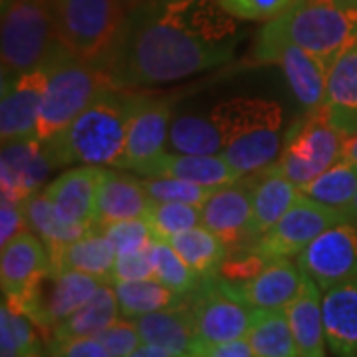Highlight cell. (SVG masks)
<instances>
[{"instance_id": "25", "label": "cell", "mask_w": 357, "mask_h": 357, "mask_svg": "<svg viewBox=\"0 0 357 357\" xmlns=\"http://www.w3.org/2000/svg\"><path fill=\"white\" fill-rule=\"evenodd\" d=\"M324 107L332 121L349 135L357 131V38L345 48L328 70Z\"/></svg>"}, {"instance_id": "46", "label": "cell", "mask_w": 357, "mask_h": 357, "mask_svg": "<svg viewBox=\"0 0 357 357\" xmlns=\"http://www.w3.org/2000/svg\"><path fill=\"white\" fill-rule=\"evenodd\" d=\"M204 357H255V351L250 347V342L246 337H241L225 344L206 345Z\"/></svg>"}, {"instance_id": "17", "label": "cell", "mask_w": 357, "mask_h": 357, "mask_svg": "<svg viewBox=\"0 0 357 357\" xmlns=\"http://www.w3.org/2000/svg\"><path fill=\"white\" fill-rule=\"evenodd\" d=\"M218 282L230 296L252 310H286L302 290L304 272L290 258H272L260 274L243 284Z\"/></svg>"}, {"instance_id": "10", "label": "cell", "mask_w": 357, "mask_h": 357, "mask_svg": "<svg viewBox=\"0 0 357 357\" xmlns=\"http://www.w3.org/2000/svg\"><path fill=\"white\" fill-rule=\"evenodd\" d=\"M252 58L256 64H278L294 98L306 109H318L326 102L330 64L319 56L284 40L256 38Z\"/></svg>"}, {"instance_id": "14", "label": "cell", "mask_w": 357, "mask_h": 357, "mask_svg": "<svg viewBox=\"0 0 357 357\" xmlns=\"http://www.w3.org/2000/svg\"><path fill=\"white\" fill-rule=\"evenodd\" d=\"M48 72L42 66L20 76L2 77L0 137L2 143L36 137Z\"/></svg>"}, {"instance_id": "37", "label": "cell", "mask_w": 357, "mask_h": 357, "mask_svg": "<svg viewBox=\"0 0 357 357\" xmlns=\"http://www.w3.org/2000/svg\"><path fill=\"white\" fill-rule=\"evenodd\" d=\"M40 332L26 314L2 302L0 307V349H8L18 356L40 347Z\"/></svg>"}, {"instance_id": "7", "label": "cell", "mask_w": 357, "mask_h": 357, "mask_svg": "<svg viewBox=\"0 0 357 357\" xmlns=\"http://www.w3.org/2000/svg\"><path fill=\"white\" fill-rule=\"evenodd\" d=\"M347 133L328 115L326 107L306 112L284 137L274 167L300 189L344 159Z\"/></svg>"}, {"instance_id": "47", "label": "cell", "mask_w": 357, "mask_h": 357, "mask_svg": "<svg viewBox=\"0 0 357 357\" xmlns=\"http://www.w3.org/2000/svg\"><path fill=\"white\" fill-rule=\"evenodd\" d=\"M128 357H173L167 349L159 347V345L151 344H141L133 354H129Z\"/></svg>"}, {"instance_id": "31", "label": "cell", "mask_w": 357, "mask_h": 357, "mask_svg": "<svg viewBox=\"0 0 357 357\" xmlns=\"http://www.w3.org/2000/svg\"><path fill=\"white\" fill-rule=\"evenodd\" d=\"M169 243L201 278L217 276L218 268L230 252L229 246L203 225L178 232Z\"/></svg>"}, {"instance_id": "4", "label": "cell", "mask_w": 357, "mask_h": 357, "mask_svg": "<svg viewBox=\"0 0 357 357\" xmlns=\"http://www.w3.org/2000/svg\"><path fill=\"white\" fill-rule=\"evenodd\" d=\"M44 68L48 79L36 128L38 141H48L64 131L100 96L115 88L103 66L89 64L62 44Z\"/></svg>"}, {"instance_id": "32", "label": "cell", "mask_w": 357, "mask_h": 357, "mask_svg": "<svg viewBox=\"0 0 357 357\" xmlns=\"http://www.w3.org/2000/svg\"><path fill=\"white\" fill-rule=\"evenodd\" d=\"M114 290L121 316L131 319L145 316V314H153L159 310L178 306L187 300L185 296H178L171 288H167L165 284L157 278L115 282Z\"/></svg>"}, {"instance_id": "5", "label": "cell", "mask_w": 357, "mask_h": 357, "mask_svg": "<svg viewBox=\"0 0 357 357\" xmlns=\"http://www.w3.org/2000/svg\"><path fill=\"white\" fill-rule=\"evenodd\" d=\"M60 44L89 64L112 56L128 14L121 0H48Z\"/></svg>"}, {"instance_id": "28", "label": "cell", "mask_w": 357, "mask_h": 357, "mask_svg": "<svg viewBox=\"0 0 357 357\" xmlns=\"http://www.w3.org/2000/svg\"><path fill=\"white\" fill-rule=\"evenodd\" d=\"M119 304L115 296L114 284L103 282L96 294L76 312L66 318L52 333V340H70V337H96L119 319Z\"/></svg>"}, {"instance_id": "50", "label": "cell", "mask_w": 357, "mask_h": 357, "mask_svg": "<svg viewBox=\"0 0 357 357\" xmlns=\"http://www.w3.org/2000/svg\"><path fill=\"white\" fill-rule=\"evenodd\" d=\"M22 357H46V356L42 354V349H40V347H36V349L28 351V354H26V356H22Z\"/></svg>"}, {"instance_id": "21", "label": "cell", "mask_w": 357, "mask_h": 357, "mask_svg": "<svg viewBox=\"0 0 357 357\" xmlns=\"http://www.w3.org/2000/svg\"><path fill=\"white\" fill-rule=\"evenodd\" d=\"M151 206V197L135 173H121L103 169L98 199H96V225H112L129 218H145Z\"/></svg>"}, {"instance_id": "6", "label": "cell", "mask_w": 357, "mask_h": 357, "mask_svg": "<svg viewBox=\"0 0 357 357\" xmlns=\"http://www.w3.org/2000/svg\"><path fill=\"white\" fill-rule=\"evenodd\" d=\"M48 0H10L2 4V77L38 70L58 50Z\"/></svg>"}, {"instance_id": "36", "label": "cell", "mask_w": 357, "mask_h": 357, "mask_svg": "<svg viewBox=\"0 0 357 357\" xmlns=\"http://www.w3.org/2000/svg\"><path fill=\"white\" fill-rule=\"evenodd\" d=\"M145 218L151 225L155 238L171 241L178 232L201 227L203 211H201V206H195V204L151 201L149 213Z\"/></svg>"}, {"instance_id": "27", "label": "cell", "mask_w": 357, "mask_h": 357, "mask_svg": "<svg viewBox=\"0 0 357 357\" xmlns=\"http://www.w3.org/2000/svg\"><path fill=\"white\" fill-rule=\"evenodd\" d=\"M114 246L100 227L86 232L82 238L50 252V264L56 270H76L103 282H109L115 264Z\"/></svg>"}, {"instance_id": "12", "label": "cell", "mask_w": 357, "mask_h": 357, "mask_svg": "<svg viewBox=\"0 0 357 357\" xmlns=\"http://www.w3.org/2000/svg\"><path fill=\"white\" fill-rule=\"evenodd\" d=\"M298 266L321 292L335 284L357 280V222L344 220L324 230L298 255Z\"/></svg>"}, {"instance_id": "2", "label": "cell", "mask_w": 357, "mask_h": 357, "mask_svg": "<svg viewBox=\"0 0 357 357\" xmlns=\"http://www.w3.org/2000/svg\"><path fill=\"white\" fill-rule=\"evenodd\" d=\"M135 89H107L52 139L42 141L54 169L82 163L119 167L131 114L139 102Z\"/></svg>"}, {"instance_id": "3", "label": "cell", "mask_w": 357, "mask_h": 357, "mask_svg": "<svg viewBox=\"0 0 357 357\" xmlns=\"http://www.w3.org/2000/svg\"><path fill=\"white\" fill-rule=\"evenodd\" d=\"M258 38L292 42L332 64L357 38V0H296Z\"/></svg>"}, {"instance_id": "52", "label": "cell", "mask_w": 357, "mask_h": 357, "mask_svg": "<svg viewBox=\"0 0 357 357\" xmlns=\"http://www.w3.org/2000/svg\"><path fill=\"white\" fill-rule=\"evenodd\" d=\"M6 2H10V0H2V4H6Z\"/></svg>"}, {"instance_id": "18", "label": "cell", "mask_w": 357, "mask_h": 357, "mask_svg": "<svg viewBox=\"0 0 357 357\" xmlns=\"http://www.w3.org/2000/svg\"><path fill=\"white\" fill-rule=\"evenodd\" d=\"M143 344L159 345L173 357H204L206 345L195 326L189 298L178 306L135 318Z\"/></svg>"}, {"instance_id": "44", "label": "cell", "mask_w": 357, "mask_h": 357, "mask_svg": "<svg viewBox=\"0 0 357 357\" xmlns=\"http://www.w3.org/2000/svg\"><path fill=\"white\" fill-rule=\"evenodd\" d=\"M48 357H112L98 337L52 340L46 344Z\"/></svg>"}, {"instance_id": "51", "label": "cell", "mask_w": 357, "mask_h": 357, "mask_svg": "<svg viewBox=\"0 0 357 357\" xmlns=\"http://www.w3.org/2000/svg\"><path fill=\"white\" fill-rule=\"evenodd\" d=\"M0 357H20L18 354L14 351H8V349H0Z\"/></svg>"}, {"instance_id": "42", "label": "cell", "mask_w": 357, "mask_h": 357, "mask_svg": "<svg viewBox=\"0 0 357 357\" xmlns=\"http://www.w3.org/2000/svg\"><path fill=\"white\" fill-rule=\"evenodd\" d=\"M96 337L102 342L112 357H128L143 344L137 324H135V319L131 321V318L117 319Z\"/></svg>"}, {"instance_id": "41", "label": "cell", "mask_w": 357, "mask_h": 357, "mask_svg": "<svg viewBox=\"0 0 357 357\" xmlns=\"http://www.w3.org/2000/svg\"><path fill=\"white\" fill-rule=\"evenodd\" d=\"M222 8L238 20L262 22L286 13L296 0H218Z\"/></svg>"}, {"instance_id": "23", "label": "cell", "mask_w": 357, "mask_h": 357, "mask_svg": "<svg viewBox=\"0 0 357 357\" xmlns=\"http://www.w3.org/2000/svg\"><path fill=\"white\" fill-rule=\"evenodd\" d=\"M145 177H173L208 189H222L238 183L243 175L222 155H187L165 151Z\"/></svg>"}, {"instance_id": "39", "label": "cell", "mask_w": 357, "mask_h": 357, "mask_svg": "<svg viewBox=\"0 0 357 357\" xmlns=\"http://www.w3.org/2000/svg\"><path fill=\"white\" fill-rule=\"evenodd\" d=\"M100 229L109 238L117 256L145 250V248H149V244L155 238L147 218L119 220V222H112V225H103Z\"/></svg>"}, {"instance_id": "15", "label": "cell", "mask_w": 357, "mask_h": 357, "mask_svg": "<svg viewBox=\"0 0 357 357\" xmlns=\"http://www.w3.org/2000/svg\"><path fill=\"white\" fill-rule=\"evenodd\" d=\"M203 227L217 234L229 250H241L252 244V181L241 178L238 183L222 187L211 195L201 206Z\"/></svg>"}, {"instance_id": "35", "label": "cell", "mask_w": 357, "mask_h": 357, "mask_svg": "<svg viewBox=\"0 0 357 357\" xmlns=\"http://www.w3.org/2000/svg\"><path fill=\"white\" fill-rule=\"evenodd\" d=\"M149 255L153 262L155 278L163 282L167 288H171L178 296L189 298L203 282V278L178 256L169 241L153 238L149 244Z\"/></svg>"}, {"instance_id": "38", "label": "cell", "mask_w": 357, "mask_h": 357, "mask_svg": "<svg viewBox=\"0 0 357 357\" xmlns=\"http://www.w3.org/2000/svg\"><path fill=\"white\" fill-rule=\"evenodd\" d=\"M151 201L161 203H185L203 206L217 189L201 187L189 181L173 177H141Z\"/></svg>"}, {"instance_id": "33", "label": "cell", "mask_w": 357, "mask_h": 357, "mask_svg": "<svg viewBox=\"0 0 357 357\" xmlns=\"http://www.w3.org/2000/svg\"><path fill=\"white\" fill-rule=\"evenodd\" d=\"M246 340L255 357H300L286 310H256Z\"/></svg>"}, {"instance_id": "13", "label": "cell", "mask_w": 357, "mask_h": 357, "mask_svg": "<svg viewBox=\"0 0 357 357\" xmlns=\"http://www.w3.org/2000/svg\"><path fill=\"white\" fill-rule=\"evenodd\" d=\"M171 121L173 103L165 98H149L141 93L129 119L126 151L119 169L145 177L155 161L167 151Z\"/></svg>"}, {"instance_id": "43", "label": "cell", "mask_w": 357, "mask_h": 357, "mask_svg": "<svg viewBox=\"0 0 357 357\" xmlns=\"http://www.w3.org/2000/svg\"><path fill=\"white\" fill-rule=\"evenodd\" d=\"M155 278L153 262L149 248L139 250V252H131V255H119L115 258L114 270H112V278L109 284L126 280H147Z\"/></svg>"}, {"instance_id": "9", "label": "cell", "mask_w": 357, "mask_h": 357, "mask_svg": "<svg viewBox=\"0 0 357 357\" xmlns=\"http://www.w3.org/2000/svg\"><path fill=\"white\" fill-rule=\"evenodd\" d=\"M347 220L344 211L316 203L304 195L290 206V211L264 232L248 248L270 258H290L298 256L306 246L314 243L324 230Z\"/></svg>"}, {"instance_id": "34", "label": "cell", "mask_w": 357, "mask_h": 357, "mask_svg": "<svg viewBox=\"0 0 357 357\" xmlns=\"http://www.w3.org/2000/svg\"><path fill=\"white\" fill-rule=\"evenodd\" d=\"M306 199L345 211L357 191V165L342 159L300 189Z\"/></svg>"}, {"instance_id": "30", "label": "cell", "mask_w": 357, "mask_h": 357, "mask_svg": "<svg viewBox=\"0 0 357 357\" xmlns=\"http://www.w3.org/2000/svg\"><path fill=\"white\" fill-rule=\"evenodd\" d=\"M24 215L28 222V230H32L44 246L48 248V255L62 248L66 244L82 238L86 232L84 227L72 225L58 215L56 206L50 203L48 195L44 191L34 192L24 201Z\"/></svg>"}, {"instance_id": "11", "label": "cell", "mask_w": 357, "mask_h": 357, "mask_svg": "<svg viewBox=\"0 0 357 357\" xmlns=\"http://www.w3.org/2000/svg\"><path fill=\"white\" fill-rule=\"evenodd\" d=\"M189 304L204 345L246 337L255 321L256 310L230 296L217 276L203 278L199 288L189 296Z\"/></svg>"}, {"instance_id": "1", "label": "cell", "mask_w": 357, "mask_h": 357, "mask_svg": "<svg viewBox=\"0 0 357 357\" xmlns=\"http://www.w3.org/2000/svg\"><path fill=\"white\" fill-rule=\"evenodd\" d=\"M234 44V16L218 0H145L103 68L119 89L163 86L227 64Z\"/></svg>"}, {"instance_id": "45", "label": "cell", "mask_w": 357, "mask_h": 357, "mask_svg": "<svg viewBox=\"0 0 357 357\" xmlns=\"http://www.w3.org/2000/svg\"><path fill=\"white\" fill-rule=\"evenodd\" d=\"M28 230L24 203H14L2 197L0 201V248Z\"/></svg>"}, {"instance_id": "26", "label": "cell", "mask_w": 357, "mask_h": 357, "mask_svg": "<svg viewBox=\"0 0 357 357\" xmlns=\"http://www.w3.org/2000/svg\"><path fill=\"white\" fill-rule=\"evenodd\" d=\"M286 316L300 357H326L321 290L306 274H304L302 290L286 306Z\"/></svg>"}, {"instance_id": "22", "label": "cell", "mask_w": 357, "mask_h": 357, "mask_svg": "<svg viewBox=\"0 0 357 357\" xmlns=\"http://www.w3.org/2000/svg\"><path fill=\"white\" fill-rule=\"evenodd\" d=\"M326 342L335 357H357V280L321 292Z\"/></svg>"}, {"instance_id": "8", "label": "cell", "mask_w": 357, "mask_h": 357, "mask_svg": "<svg viewBox=\"0 0 357 357\" xmlns=\"http://www.w3.org/2000/svg\"><path fill=\"white\" fill-rule=\"evenodd\" d=\"M102 284L103 280L84 272L50 266L20 300L2 302L32 319L42 340L48 344L54 330L84 306Z\"/></svg>"}, {"instance_id": "16", "label": "cell", "mask_w": 357, "mask_h": 357, "mask_svg": "<svg viewBox=\"0 0 357 357\" xmlns=\"http://www.w3.org/2000/svg\"><path fill=\"white\" fill-rule=\"evenodd\" d=\"M54 171L42 141L36 137L2 143L0 155V192L14 203H24L40 191Z\"/></svg>"}, {"instance_id": "40", "label": "cell", "mask_w": 357, "mask_h": 357, "mask_svg": "<svg viewBox=\"0 0 357 357\" xmlns=\"http://www.w3.org/2000/svg\"><path fill=\"white\" fill-rule=\"evenodd\" d=\"M270 260V256L260 255L252 248L232 250V255L227 256V260L218 268L217 278L227 284H243L260 274Z\"/></svg>"}, {"instance_id": "29", "label": "cell", "mask_w": 357, "mask_h": 357, "mask_svg": "<svg viewBox=\"0 0 357 357\" xmlns=\"http://www.w3.org/2000/svg\"><path fill=\"white\" fill-rule=\"evenodd\" d=\"M222 149V133L211 112L173 117L167 139V151L187 155H220Z\"/></svg>"}, {"instance_id": "19", "label": "cell", "mask_w": 357, "mask_h": 357, "mask_svg": "<svg viewBox=\"0 0 357 357\" xmlns=\"http://www.w3.org/2000/svg\"><path fill=\"white\" fill-rule=\"evenodd\" d=\"M103 167L79 165L64 171L44 189L58 215L84 229H96V199Z\"/></svg>"}, {"instance_id": "24", "label": "cell", "mask_w": 357, "mask_h": 357, "mask_svg": "<svg viewBox=\"0 0 357 357\" xmlns=\"http://www.w3.org/2000/svg\"><path fill=\"white\" fill-rule=\"evenodd\" d=\"M252 181V243L280 220L300 197L302 191L276 167L248 175Z\"/></svg>"}, {"instance_id": "48", "label": "cell", "mask_w": 357, "mask_h": 357, "mask_svg": "<svg viewBox=\"0 0 357 357\" xmlns=\"http://www.w3.org/2000/svg\"><path fill=\"white\" fill-rule=\"evenodd\" d=\"M344 159L357 165V131L354 135H349L347 141H345V149H344Z\"/></svg>"}, {"instance_id": "49", "label": "cell", "mask_w": 357, "mask_h": 357, "mask_svg": "<svg viewBox=\"0 0 357 357\" xmlns=\"http://www.w3.org/2000/svg\"><path fill=\"white\" fill-rule=\"evenodd\" d=\"M345 217H347V220H354V222H357V191L356 195H354V199H351V203L347 204V208L344 211Z\"/></svg>"}, {"instance_id": "20", "label": "cell", "mask_w": 357, "mask_h": 357, "mask_svg": "<svg viewBox=\"0 0 357 357\" xmlns=\"http://www.w3.org/2000/svg\"><path fill=\"white\" fill-rule=\"evenodd\" d=\"M50 266L48 248L38 236L32 230L18 234L14 241L2 246L0 255L2 300H20Z\"/></svg>"}]
</instances>
